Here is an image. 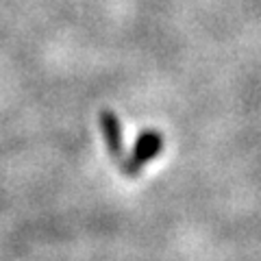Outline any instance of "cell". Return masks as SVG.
Wrapping results in <instances>:
<instances>
[{
	"instance_id": "cell-1",
	"label": "cell",
	"mask_w": 261,
	"mask_h": 261,
	"mask_svg": "<svg viewBox=\"0 0 261 261\" xmlns=\"http://www.w3.org/2000/svg\"><path fill=\"white\" fill-rule=\"evenodd\" d=\"M161 135L159 133H146L140 137V142H137L133 154H130V159L126 163V170L128 172H137L146 161H150L154 154L161 150Z\"/></svg>"
},
{
	"instance_id": "cell-2",
	"label": "cell",
	"mask_w": 261,
	"mask_h": 261,
	"mask_svg": "<svg viewBox=\"0 0 261 261\" xmlns=\"http://www.w3.org/2000/svg\"><path fill=\"white\" fill-rule=\"evenodd\" d=\"M100 122H102V130H105V137H107V146L111 154L116 159H122V154H124V142H122V128H120L118 118L107 111L100 116Z\"/></svg>"
}]
</instances>
